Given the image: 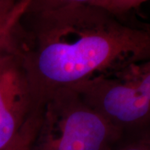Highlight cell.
Wrapping results in <instances>:
<instances>
[{"instance_id":"1","label":"cell","mask_w":150,"mask_h":150,"mask_svg":"<svg viewBox=\"0 0 150 150\" xmlns=\"http://www.w3.org/2000/svg\"><path fill=\"white\" fill-rule=\"evenodd\" d=\"M12 53L36 101L53 92L110 76L150 60V29L131 26L96 6L25 12Z\"/></svg>"},{"instance_id":"2","label":"cell","mask_w":150,"mask_h":150,"mask_svg":"<svg viewBox=\"0 0 150 150\" xmlns=\"http://www.w3.org/2000/svg\"><path fill=\"white\" fill-rule=\"evenodd\" d=\"M38 103L29 150H107L123 134L73 88L56 90Z\"/></svg>"},{"instance_id":"3","label":"cell","mask_w":150,"mask_h":150,"mask_svg":"<svg viewBox=\"0 0 150 150\" xmlns=\"http://www.w3.org/2000/svg\"><path fill=\"white\" fill-rule=\"evenodd\" d=\"M70 88L123 133L150 128V69L143 63Z\"/></svg>"},{"instance_id":"4","label":"cell","mask_w":150,"mask_h":150,"mask_svg":"<svg viewBox=\"0 0 150 150\" xmlns=\"http://www.w3.org/2000/svg\"><path fill=\"white\" fill-rule=\"evenodd\" d=\"M38 104L18 58L12 52L0 56V150L15 142Z\"/></svg>"},{"instance_id":"5","label":"cell","mask_w":150,"mask_h":150,"mask_svg":"<svg viewBox=\"0 0 150 150\" xmlns=\"http://www.w3.org/2000/svg\"><path fill=\"white\" fill-rule=\"evenodd\" d=\"M31 0H0V56L12 50L13 35Z\"/></svg>"},{"instance_id":"6","label":"cell","mask_w":150,"mask_h":150,"mask_svg":"<svg viewBox=\"0 0 150 150\" xmlns=\"http://www.w3.org/2000/svg\"><path fill=\"white\" fill-rule=\"evenodd\" d=\"M107 150H150V128L123 133Z\"/></svg>"},{"instance_id":"7","label":"cell","mask_w":150,"mask_h":150,"mask_svg":"<svg viewBox=\"0 0 150 150\" xmlns=\"http://www.w3.org/2000/svg\"><path fill=\"white\" fill-rule=\"evenodd\" d=\"M76 4L96 6L103 8V0H31L27 12L48 10Z\"/></svg>"},{"instance_id":"8","label":"cell","mask_w":150,"mask_h":150,"mask_svg":"<svg viewBox=\"0 0 150 150\" xmlns=\"http://www.w3.org/2000/svg\"><path fill=\"white\" fill-rule=\"evenodd\" d=\"M39 118V107L36 108L32 116L25 124L21 134L12 144L9 149L7 150H29L32 144L33 139L37 129L38 123Z\"/></svg>"},{"instance_id":"9","label":"cell","mask_w":150,"mask_h":150,"mask_svg":"<svg viewBox=\"0 0 150 150\" xmlns=\"http://www.w3.org/2000/svg\"><path fill=\"white\" fill-rule=\"evenodd\" d=\"M148 0H103V8L115 14H123L134 9Z\"/></svg>"},{"instance_id":"10","label":"cell","mask_w":150,"mask_h":150,"mask_svg":"<svg viewBox=\"0 0 150 150\" xmlns=\"http://www.w3.org/2000/svg\"><path fill=\"white\" fill-rule=\"evenodd\" d=\"M144 64L146 67H148V68H149L150 69V60L149 61H147V62H144Z\"/></svg>"}]
</instances>
